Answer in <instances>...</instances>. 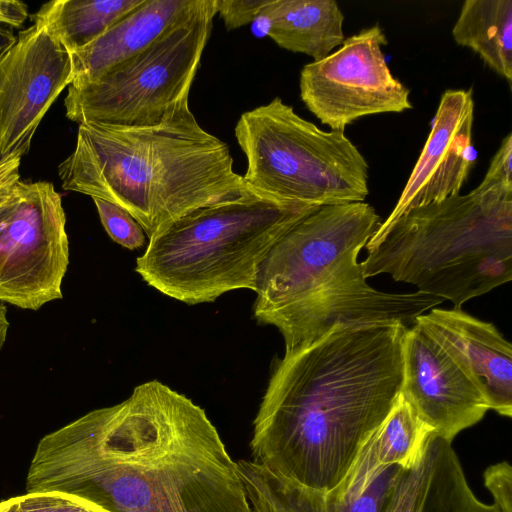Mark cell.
I'll use <instances>...</instances> for the list:
<instances>
[{
    "instance_id": "cell-26",
    "label": "cell",
    "mask_w": 512,
    "mask_h": 512,
    "mask_svg": "<svg viewBox=\"0 0 512 512\" xmlns=\"http://www.w3.org/2000/svg\"><path fill=\"white\" fill-rule=\"evenodd\" d=\"M28 17V7L18 0H0V59L16 41L15 30Z\"/></svg>"
},
{
    "instance_id": "cell-4",
    "label": "cell",
    "mask_w": 512,
    "mask_h": 512,
    "mask_svg": "<svg viewBox=\"0 0 512 512\" xmlns=\"http://www.w3.org/2000/svg\"><path fill=\"white\" fill-rule=\"evenodd\" d=\"M58 175L64 190L125 209L149 239L194 210L248 190L228 144L199 125L189 97L153 126L78 124Z\"/></svg>"
},
{
    "instance_id": "cell-23",
    "label": "cell",
    "mask_w": 512,
    "mask_h": 512,
    "mask_svg": "<svg viewBox=\"0 0 512 512\" xmlns=\"http://www.w3.org/2000/svg\"><path fill=\"white\" fill-rule=\"evenodd\" d=\"M0 512H103L82 500L57 493H26L0 501Z\"/></svg>"
},
{
    "instance_id": "cell-13",
    "label": "cell",
    "mask_w": 512,
    "mask_h": 512,
    "mask_svg": "<svg viewBox=\"0 0 512 512\" xmlns=\"http://www.w3.org/2000/svg\"><path fill=\"white\" fill-rule=\"evenodd\" d=\"M483 477L491 505L473 493L451 442L431 433L420 461L400 470L382 512H512L510 464L491 465Z\"/></svg>"
},
{
    "instance_id": "cell-7",
    "label": "cell",
    "mask_w": 512,
    "mask_h": 512,
    "mask_svg": "<svg viewBox=\"0 0 512 512\" xmlns=\"http://www.w3.org/2000/svg\"><path fill=\"white\" fill-rule=\"evenodd\" d=\"M235 138L247 159L246 187L314 206L363 202L369 166L344 131H324L280 97L244 112Z\"/></svg>"
},
{
    "instance_id": "cell-29",
    "label": "cell",
    "mask_w": 512,
    "mask_h": 512,
    "mask_svg": "<svg viewBox=\"0 0 512 512\" xmlns=\"http://www.w3.org/2000/svg\"><path fill=\"white\" fill-rule=\"evenodd\" d=\"M13 199L9 203H7L6 205H4L3 207L0 208V224L2 223L4 218L6 217Z\"/></svg>"
},
{
    "instance_id": "cell-21",
    "label": "cell",
    "mask_w": 512,
    "mask_h": 512,
    "mask_svg": "<svg viewBox=\"0 0 512 512\" xmlns=\"http://www.w3.org/2000/svg\"><path fill=\"white\" fill-rule=\"evenodd\" d=\"M255 466L280 512H382L402 469L396 465L390 466L361 494L333 499L281 478L262 466Z\"/></svg>"
},
{
    "instance_id": "cell-10",
    "label": "cell",
    "mask_w": 512,
    "mask_h": 512,
    "mask_svg": "<svg viewBox=\"0 0 512 512\" xmlns=\"http://www.w3.org/2000/svg\"><path fill=\"white\" fill-rule=\"evenodd\" d=\"M386 44L383 29L374 24L302 68L301 100L322 124L345 131L361 117L412 108L410 90L388 67L382 51Z\"/></svg>"
},
{
    "instance_id": "cell-12",
    "label": "cell",
    "mask_w": 512,
    "mask_h": 512,
    "mask_svg": "<svg viewBox=\"0 0 512 512\" xmlns=\"http://www.w3.org/2000/svg\"><path fill=\"white\" fill-rule=\"evenodd\" d=\"M401 394L434 434L451 443L489 410L473 380L417 323L404 336Z\"/></svg>"
},
{
    "instance_id": "cell-16",
    "label": "cell",
    "mask_w": 512,
    "mask_h": 512,
    "mask_svg": "<svg viewBox=\"0 0 512 512\" xmlns=\"http://www.w3.org/2000/svg\"><path fill=\"white\" fill-rule=\"evenodd\" d=\"M202 0H143L105 33L71 52L70 85L91 82L117 64L145 50L194 12Z\"/></svg>"
},
{
    "instance_id": "cell-18",
    "label": "cell",
    "mask_w": 512,
    "mask_h": 512,
    "mask_svg": "<svg viewBox=\"0 0 512 512\" xmlns=\"http://www.w3.org/2000/svg\"><path fill=\"white\" fill-rule=\"evenodd\" d=\"M259 18L279 47L313 61L327 57L345 40L344 15L334 0H269Z\"/></svg>"
},
{
    "instance_id": "cell-11",
    "label": "cell",
    "mask_w": 512,
    "mask_h": 512,
    "mask_svg": "<svg viewBox=\"0 0 512 512\" xmlns=\"http://www.w3.org/2000/svg\"><path fill=\"white\" fill-rule=\"evenodd\" d=\"M72 80L71 52L43 25L17 33L0 59V160L28 154L43 117Z\"/></svg>"
},
{
    "instance_id": "cell-3",
    "label": "cell",
    "mask_w": 512,
    "mask_h": 512,
    "mask_svg": "<svg viewBox=\"0 0 512 512\" xmlns=\"http://www.w3.org/2000/svg\"><path fill=\"white\" fill-rule=\"evenodd\" d=\"M369 203L321 206L272 247L257 278L254 317L281 333L285 351L336 324L398 322L407 328L442 299L372 288L358 255L381 224Z\"/></svg>"
},
{
    "instance_id": "cell-5",
    "label": "cell",
    "mask_w": 512,
    "mask_h": 512,
    "mask_svg": "<svg viewBox=\"0 0 512 512\" xmlns=\"http://www.w3.org/2000/svg\"><path fill=\"white\" fill-rule=\"evenodd\" d=\"M365 247L366 278L389 274L461 309L512 279V191L478 185L414 207Z\"/></svg>"
},
{
    "instance_id": "cell-9",
    "label": "cell",
    "mask_w": 512,
    "mask_h": 512,
    "mask_svg": "<svg viewBox=\"0 0 512 512\" xmlns=\"http://www.w3.org/2000/svg\"><path fill=\"white\" fill-rule=\"evenodd\" d=\"M68 264L61 194L48 181H21L0 224V301L38 310L61 299Z\"/></svg>"
},
{
    "instance_id": "cell-28",
    "label": "cell",
    "mask_w": 512,
    "mask_h": 512,
    "mask_svg": "<svg viewBox=\"0 0 512 512\" xmlns=\"http://www.w3.org/2000/svg\"><path fill=\"white\" fill-rule=\"evenodd\" d=\"M9 329V320L7 316V309L0 301V350L3 347Z\"/></svg>"
},
{
    "instance_id": "cell-8",
    "label": "cell",
    "mask_w": 512,
    "mask_h": 512,
    "mask_svg": "<svg viewBox=\"0 0 512 512\" xmlns=\"http://www.w3.org/2000/svg\"><path fill=\"white\" fill-rule=\"evenodd\" d=\"M215 15V0H202L194 12L145 50L91 82L69 85L64 99L66 117L78 124H159L189 97Z\"/></svg>"
},
{
    "instance_id": "cell-25",
    "label": "cell",
    "mask_w": 512,
    "mask_h": 512,
    "mask_svg": "<svg viewBox=\"0 0 512 512\" xmlns=\"http://www.w3.org/2000/svg\"><path fill=\"white\" fill-rule=\"evenodd\" d=\"M484 188L499 187L512 191V134L506 135L491 159L488 170L479 184Z\"/></svg>"
},
{
    "instance_id": "cell-20",
    "label": "cell",
    "mask_w": 512,
    "mask_h": 512,
    "mask_svg": "<svg viewBox=\"0 0 512 512\" xmlns=\"http://www.w3.org/2000/svg\"><path fill=\"white\" fill-rule=\"evenodd\" d=\"M143 0H53L33 14L70 52L86 47Z\"/></svg>"
},
{
    "instance_id": "cell-2",
    "label": "cell",
    "mask_w": 512,
    "mask_h": 512,
    "mask_svg": "<svg viewBox=\"0 0 512 512\" xmlns=\"http://www.w3.org/2000/svg\"><path fill=\"white\" fill-rule=\"evenodd\" d=\"M407 329L336 324L285 351L253 422L251 461L323 495L338 488L400 395Z\"/></svg>"
},
{
    "instance_id": "cell-1",
    "label": "cell",
    "mask_w": 512,
    "mask_h": 512,
    "mask_svg": "<svg viewBox=\"0 0 512 512\" xmlns=\"http://www.w3.org/2000/svg\"><path fill=\"white\" fill-rule=\"evenodd\" d=\"M25 488L103 512H253L205 410L158 380L42 437Z\"/></svg>"
},
{
    "instance_id": "cell-22",
    "label": "cell",
    "mask_w": 512,
    "mask_h": 512,
    "mask_svg": "<svg viewBox=\"0 0 512 512\" xmlns=\"http://www.w3.org/2000/svg\"><path fill=\"white\" fill-rule=\"evenodd\" d=\"M92 200L105 231L114 242L129 250L144 246L146 234L129 212L103 199L92 198Z\"/></svg>"
},
{
    "instance_id": "cell-14",
    "label": "cell",
    "mask_w": 512,
    "mask_h": 512,
    "mask_svg": "<svg viewBox=\"0 0 512 512\" xmlns=\"http://www.w3.org/2000/svg\"><path fill=\"white\" fill-rule=\"evenodd\" d=\"M473 122L472 89L444 91L420 156L395 207L377 230L414 207L460 194L475 161Z\"/></svg>"
},
{
    "instance_id": "cell-17",
    "label": "cell",
    "mask_w": 512,
    "mask_h": 512,
    "mask_svg": "<svg viewBox=\"0 0 512 512\" xmlns=\"http://www.w3.org/2000/svg\"><path fill=\"white\" fill-rule=\"evenodd\" d=\"M433 433L400 395L383 423L361 448L351 470L332 493L333 499L361 494L386 468L410 469L421 459Z\"/></svg>"
},
{
    "instance_id": "cell-30",
    "label": "cell",
    "mask_w": 512,
    "mask_h": 512,
    "mask_svg": "<svg viewBox=\"0 0 512 512\" xmlns=\"http://www.w3.org/2000/svg\"><path fill=\"white\" fill-rule=\"evenodd\" d=\"M261 512H274V511H271V510H263Z\"/></svg>"
},
{
    "instance_id": "cell-24",
    "label": "cell",
    "mask_w": 512,
    "mask_h": 512,
    "mask_svg": "<svg viewBox=\"0 0 512 512\" xmlns=\"http://www.w3.org/2000/svg\"><path fill=\"white\" fill-rule=\"evenodd\" d=\"M269 0H215L216 14L228 31L245 26L259 18Z\"/></svg>"
},
{
    "instance_id": "cell-6",
    "label": "cell",
    "mask_w": 512,
    "mask_h": 512,
    "mask_svg": "<svg viewBox=\"0 0 512 512\" xmlns=\"http://www.w3.org/2000/svg\"><path fill=\"white\" fill-rule=\"evenodd\" d=\"M319 207L248 189L160 230L137 258L135 270L149 286L188 305L213 302L233 290L255 292L272 247Z\"/></svg>"
},
{
    "instance_id": "cell-19",
    "label": "cell",
    "mask_w": 512,
    "mask_h": 512,
    "mask_svg": "<svg viewBox=\"0 0 512 512\" xmlns=\"http://www.w3.org/2000/svg\"><path fill=\"white\" fill-rule=\"evenodd\" d=\"M452 36L511 84L512 0H466Z\"/></svg>"
},
{
    "instance_id": "cell-27",
    "label": "cell",
    "mask_w": 512,
    "mask_h": 512,
    "mask_svg": "<svg viewBox=\"0 0 512 512\" xmlns=\"http://www.w3.org/2000/svg\"><path fill=\"white\" fill-rule=\"evenodd\" d=\"M22 157L13 155L0 160V208L9 203L16 195L20 184V165Z\"/></svg>"
},
{
    "instance_id": "cell-15",
    "label": "cell",
    "mask_w": 512,
    "mask_h": 512,
    "mask_svg": "<svg viewBox=\"0 0 512 512\" xmlns=\"http://www.w3.org/2000/svg\"><path fill=\"white\" fill-rule=\"evenodd\" d=\"M415 323L473 380L489 409L512 416V346L492 323L457 308H432Z\"/></svg>"
}]
</instances>
